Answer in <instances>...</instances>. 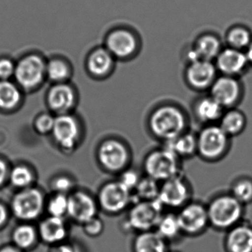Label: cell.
Masks as SVG:
<instances>
[{
	"label": "cell",
	"mask_w": 252,
	"mask_h": 252,
	"mask_svg": "<svg viewBox=\"0 0 252 252\" xmlns=\"http://www.w3.org/2000/svg\"><path fill=\"white\" fill-rule=\"evenodd\" d=\"M147 126L150 135L164 144L189 130V121L181 107L166 104L158 106L150 113Z\"/></svg>",
	"instance_id": "cell-1"
},
{
	"label": "cell",
	"mask_w": 252,
	"mask_h": 252,
	"mask_svg": "<svg viewBox=\"0 0 252 252\" xmlns=\"http://www.w3.org/2000/svg\"><path fill=\"white\" fill-rule=\"evenodd\" d=\"M206 206L210 227L216 231L225 232L245 220L246 206L229 191L215 194Z\"/></svg>",
	"instance_id": "cell-2"
},
{
	"label": "cell",
	"mask_w": 252,
	"mask_h": 252,
	"mask_svg": "<svg viewBox=\"0 0 252 252\" xmlns=\"http://www.w3.org/2000/svg\"><path fill=\"white\" fill-rule=\"evenodd\" d=\"M48 58L42 53L30 51L17 60L13 80L24 92H32L47 82L46 64Z\"/></svg>",
	"instance_id": "cell-3"
},
{
	"label": "cell",
	"mask_w": 252,
	"mask_h": 252,
	"mask_svg": "<svg viewBox=\"0 0 252 252\" xmlns=\"http://www.w3.org/2000/svg\"><path fill=\"white\" fill-rule=\"evenodd\" d=\"M182 161L169 147L163 144L161 147L152 149L145 155L142 172L161 183L182 173Z\"/></svg>",
	"instance_id": "cell-4"
},
{
	"label": "cell",
	"mask_w": 252,
	"mask_h": 252,
	"mask_svg": "<svg viewBox=\"0 0 252 252\" xmlns=\"http://www.w3.org/2000/svg\"><path fill=\"white\" fill-rule=\"evenodd\" d=\"M165 209L158 200L135 201L125 213L123 227L125 232L134 234L156 229Z\"/></svg>",
	"instance_id": "cell-5"
},
{
	"label": "cell",
	"mask_w": 252,
	"mask_h": 252,
	"mask_svg": "<svg viewBox=\"0 0 252 252\" xmlns=\"http://www.w3.org/2000/svg\"><path fill=\"white\" fill-rule=\"evenodd\" d=\"M197 140V156L208 163L222 160L231 150V138L218 125L202 126Z\"/></svg>",
	"instance_id": "cell-6"
},
{
	"label": "cell",
	"mask_w": 252,
	"mask_h": 252,
	"mask_svg": "<svg viewBox=\"0 0 252 252\" xmlns=\"http://www.w3.org/2000/svg\"><path fill=\"white\" fill-rule=\"evenodd\" d=\"M98 158L101 166L106 170L119 175L131 166L132 150L125 140L108 138L100 145Z\"/></svg>",
	"instance_id": "cell-7"
},
{
	"label": "cell",
	"mask_w": 252,
	"mask_h": 252,
	"mask_svg": "<svg viewBox=\"0 0 252 252\" xmlns=\"http://www.w3.org/2000/svg\"><path fill=\"white\" fill-rule=\"evenodd\" d=\"M193 189L182 173L160 183L158 200L165 211L177 212L192 199Z\"/></svg>",
	"instance_id": "cell-8"
},
{
	"label": "cell",
	"mask_w": 252,
	"mask_h": 252,
	"mask_svg": "<svg viewBox=\"0 0 252 252\" xmlns=\"http://www.w3.org/2000/svg\"><path fill=\"white\" fill-rule=\"evenodd\" d=\"M175 212L184 236L197 237L210 227L206 203L200 200H191Z\"/></svg>",
	"instance_id": "cell-9"
},
{
	"label": "cell",
	"mask_w": 252,
	"mask_h": 252,
	"mask_svg": "<svg viewBox=\"0 0 252 252\" xmlns=\"http://www.w3.org/2000/svg\"><path fill=\"white\" fill-rule=\"evenodd\" d=\"M98 200L100 206L107 213L114 215L125 213L135 202L132 191L118 179L103 186L100 190Z\"/></svg>",
	"instance_id": "cell-10"
},
{
	"label": "cell",
	"mask_w": 252,
	"mask_h": 252,
	"mask_svg": "<svg viewBox=\"0 0 252 252\" xmlns=\"http://www.w3.org/2000/svg\"><path fill=\"white\" fill-rule=\"evenodd\" d=\"M210 88V96L225 110L235 107L241 98V87L232 76L223 75L215 79Z\"/></svg>",
	"instance_id": "cell-11"
},
{
	"label": "cell",
	"mask_w": 252,
	"mask_h": 252,
	"mask_svg": "<svg viewBox=\"0 0 252 252\" xmlns=\"http://www.w3.org/2000/svg\"><path fill=\"white\" fill-rule=\"evenodd\" d=\"M46 100L51 110L63 114L76 104L77 92L71 82L54 84L48 89Z\"/></svg>",
	"instance_id": "cell-12"
},
{
	"label": "cell",
	"mask_w": 252,
	"mask_h": 252,
	"mask_svg": "<svg viewBox=\"0 0 252 252\" xmlns=\"http://www.w3.org/2000/svg\"><path fill=\"white\" fill-rule=\"evenodd\" d=\"M105 48L115 59H126L135 54L138 42L135 35L129 31L116 29L107 35Z\"/></svg>",
	"instance_id": "cell-13"
},
{
	"label": "cell",
	"mask_w": 252,
	"mask_h": 252,
	"mask_svg": "<svg viewBox=\"0 0 252 252\" xmlns=\"http://www.w3.org/2000/svg\"><path fill=\"white\" fill-rule=\"evenodd\" d=\"M42 204V194L38 190L30 189L16 195L13 200V210L20 219L32 220L39 215Z\"/></svg>",
	"instance_id": "cell-14"
},
{
	"label": "cell",
	"mask_w": 252,
	"mask_h": 252,
	"mask_svg": "<svg viewBox=\"0 0 252 252\" xmlns=\"http://www.w3.org/2000/svg\"><path fill=\"white\" fill-rule=\"evenodd\" d=\"M224 248L226 252H252V223L243 220L225 231Z\"/></svg>",
	"instance_id": "cell-15"
},
{
	"label": "cell",
	"mask_w": 252,
	"mask_h": 252,
	"mask_svg": "<svg viewBox=\"0 0 252 252\" xmlns=\"http://www.w3.org/2000/svg\"><path fill=\"white\" fill-rule=\"evenodd\" d=\"M115 64V58L105 47L94 48L85 60V69L94 79H101L110 74Z\"/></svg>",
	"instance_id": "cell-16"
},
{
	"label": "cell",
	"mask_w": 252,
	"mask_h": 252,
	"mask_svg": "<svg viewBox=\"0 0 252 252\" xmlns=\"http://www.w3.org/2000/svg\"><path fill=\"white\" fill-rule=\"evenodd\" d=\"M249 64L246 53L234 48L222 50L217 57V69L224 76H237L243 73Z\"/></svg>",
	"instance_id": "cell-17"
},
{
	"label": "cell",
	"mask_w": 252,
	"mask_h": 252,
	"mask_svg": "<svg viewBox=\"0 0 252 252\" xmlns=\"http://www.w3.org/2000/svg\"><path fill=\"white\" fill-rule=\"evenodd\" d=\"M217 67L212 62L199 60L191 63L187 70L189 85L197 90L211 88L216 79Z\"/></svg>",
	"instance_id": "cell-18"
},
{
	"label": "cell",
	"mask_w": 252,
	"mask_h": 252,
	"mask_svg": "<svg viewBox=\"0 0 252 252\" xmlns=\"http://www.w3.org/2000/svg\"><path fill=\"white\" fill-rule=\"evenodd\" d=\"M225 109L212 96L202 97L193 107V115L202 126L218 125Z\"/></svg>",
	"instance_id": "cell-19"
},
{
	"label": "cell",
	"mask_w": 252,
	"mask_h": 252,
	"mask_svg": "<svg viewBox=\"0 0 252 252\" xmlns=\"http://www.w3.org/2000/svg\"><path fill=\"white\" fill-rule=\"evenodd\" d=\"M73 70L68 59L61 55L52 56L47 60V82L51 85L71 82Z\"/></svg>",
	"instance_id": "cell-20"
},
{
	"label": "cell",
	"mask_w": 252,
	"mask_h": 252,
	"mask_svg": "<svg viewBox=\"0 0 252 252\" xmlns=\"http://www.w3.org/2000/svg\"><path fill=\"white\" fill-rule=\"evenodd\" d=\"M97 207L92 197L84 193H76L68 199L67 212L73 219L86 222L95 218Z\"/></svg>",
	"instance_id": "cell-21"
},
{
	"label": "cell",
	"mask_w": 252,
	"mask_h": 252,
	"mask_svg": "<svg viewBox=\"0 0 252 252\" xmlns=\"http://www.w3.org/2000/svg\"><path fill=\"white\" fill-rule=\"evenodd\" d=\"M53 132L56 140L64 148H72L79 132L77 123L72 116L62 114L54 121Z\"/></svg>",
	"instance_id": "cell-22"
},
{
	"label": "cell",
	"mask_w": 252,
	"mask_h": 252,
	"mask_svg": "<svg viewBox=\"0 0 252 252\" xmlns=\"http://www.w3.org/2000/svg\"><path fill=\"white\" fill-rule=\"evenodd\" d=\"M132 252H169V243L155 230L135 234Z\"/></svg>",
	"instance_id": "cell-23"
},
{
	"label": "cell",
	"mask_w": 252,
	"mask_h": 252,
	"mask_svg": "<svg viewBox=\"0 0 252 252\" xmlns=\"http://www.w3.org/2000/svg\"><path fill=\"white\" fill-rule=\"evenodd\" d=\"M164 145L181 160L192 158L197 154V133L189 129Z\"/></svg>",
	"instance_id": "cell-24"
},
{
	"label": "cell",
	"mask_w": 252,
	"mask_h": 252,
	"mask_svg": "<svg viewBox=\"0 0 252 252\" xmlns=\"http://www.w3.org/2000/svg\"><path fill=\"white\" fill-rule=\"evenodd\" d=\"M247 122L245 113L234 107L225 110L218 125L230 138H232L244 132Z\"/></svg>",
	"instance_id": "cell-25"
},
{
	"label": "cell",
	"mask_w": 252,
	"mask_h": 252,
	"mask_svg": "<svg viewBox=\"0 0 252 252\" xmlns=\"http://www.w3.org/2000/svg\"><path fill=\"white\" fill-rule=\"evenodd\" d=\"M155 231L169 244L184 236L176 212L172 211H165Z\"/></svg>",
	"instance_id": "cell-26"
},
{
	"label": "cell",
	"mask_w": 252,
	"mask_h": 252,
	"mask_svg": "<svg viewBox=\"0 0 252 252\" xmlns=\"http://www.w3.org/2000/svg\"><path fill=\"white\" fill-rule=\"evenodd\" d=\"M23 93L14 80H0V109L16 108L23 99Z\"/></svg>",
	"instance_id": "cell-27"
},
{
	"label": "cell",
	"mask_w": 252,
	"mask_h": 252,
	"mask_svg": "<svg viewBox=\"0 0 252 252\" xmlns=\"http://www.w3.org/2000/svg\"><path fill=\"white\" fill-rule=\"evenodd\" d=\"M40 234L44 241L51 244L60 243L66 236V228L62 218L52 217L42 222Z\"/></svg>",
	"instance_id": "cell-28"
},
{
	"label": "cell",
	"mask_w": 252,
	"mask_h": 252,
	"mask_svg": "<svg viewBox=\"0 0 252 252\" xmlns=\"http://www.w3.org/2000/svg\"><path fill=\"white\" fill-rule=\"evenodd\" d=\"M194 49L200 60L212 62L221 52V43L213 35L207 34L200 36L194 45Z\"/></svg>",
	"instance_id": "cell-29"
},
{
	"label": "cell",
	"mask_w": 252,
	"mask_h": 252,
	"mask_svg": "<svg viewBox=\"0 0 252 252\" xmlns=\"http://www.w3.org/2000/svg\"><path fill=\"white\" fill-rule=\"evenodd\" d=\"M160 183L147 175H143L141 181L134 190L135 201H151L158 198Z\"/></svg>",
	"instance_id": "cell-30"
},
{
	"label": "cell",
	"mask_w": 252,
	"mask_h": 252,
	"mask_svg": "<svg viewBox=\"0 0 252 252\" xmlns=\"http://www.w3.org/2000/svg\"><path fill=\"white\" fill-rule=\"evenodd\" d=\"M230 193L244 206L252 203V178L247 175L237 177L230 186Z\"/></svg>",
	"instance_id": "cell-31"
},
{
	"label": "cell",
	"mask_w": 252,
	"mask_h": 252,
	"mask_svg": "<svg viewBox=\"0 0 252 252\" xmlns=\"http://www.w3.org/2000/svg\"><path fill=\"white\" fill-rule=\"evenodd\" d=\"M227 41L230 48L242 51L249 48L252 42V36L250 32L246 28L235 27L228 32Z\"/></svg>",
	"instance_id": "cell-32"
},
{
	"label": "cell",
	"mask_w": 252,
	"mask_h": 252,
	"mask_svg": "<svg viewBox=\"0 0 252 252\" xmlns=\"http://www.w3.org/2000/svg\"><path fill=\"white\" fill-rule=\"evenodd\" d=\"M36 240V234L33 228L29 225H22L14 233V241L16 247L20 250L30 249Z\"/></svg>",
	"instance_id": "cell-33"
},
{
	"label": "cell",
	"mask_w": 252,
	"mask_h": 252,
	"mask_svg": "<svg viewBox=\"0 0 252 252\" xmlns=\"http://www.w3.org/2000/svg\"><path fill=\"white\" fill-rule=\"evenodd\" d=\"M143 175L144 174L142 172H141L138 169H135L132 166H129L127 169H125L123 172L119 174L118 181L121 184H123L129 191L133 192L138 183L141 181Z\"/></svg>",
	"instance_id": "cell-34"
},
{
	"label": "cell",
	"mask_w": 252,
	"mask_h": 252,
	"mask_svg": "<svg viewBox=\"0 0 252 252\" xmlns=\"http://www.w3.org/2000/svg\"><path fill=\"white\" fill-rule=\"evenodd\" d=\"M17 60L9 56H0V80H13Z\"/></svg>",
	"instance_id": "cell-35"
},
{
	"label": "cell",
	"mask_w": 252,
	"mask_h": 252,
	"mask_svg": "<svg viewBox=\"0 0 252 252\" xmlns=\"http://www.w3.org/2000/svg\"><path fill=\"white\" fill-rule=\"evenodd\" d=\"M11 179L13 184L17 187H26L32 182V175L25 166H17L12 171Z\"/></svg>",
	"instance_id": "cell-36"
},
{
	"label": "cell",
	"mask_w": 252,
	"mask_h": 252,
	"mask_svg": "<svg viewBox=\"0 0 252 252\" xmlns=\"http://www.w3.org/2000/svg\"><path fill=\"white\" fill-rule=\"evenodd\" d=\"M67 209H68V199L62 194L54 197L49 204V211L53 217L62 218L64 214L67 212Z\"/></svg>",
	"instance_id": "cell-37"
},
{
	"label": "cell",
	"mask_w": 252,
	"mask_h": 252,
	"mask_svg": "<svg viewBox=\"0 0 252 252\" xmlns=\"http://www.w3.org/2000/svg\"><path fill=\"white\" fill-rule=\"evenodd\" d=\"M103 229H104V223L101 220L95 217L85 222V230L90 235H99L102 232Z\"/></svg>",
	"instance_id": "cell-38"
},
{
	"label": "cell",
	"mask_w": 252,
	"mask_h": 252,
	"mask_svg": "<svg viewBox=\"0 0 252 252\" xmlns=\"http://www.w3.org/2000/svg\"><path fill=\"white\" fill-rule=\"evenodd\" d=\"M54 118L48 115H43L40 116L36 121V128L38 130L42 132H49L54 127Z\"/></svg>",
	"instance_id": "cell-39"
},
{
	"label": "cell",
	"mask_w": 252,
	"mask_h": 252,
	"mask_svg": "<svg viewBox=\"0 0 252 252\" xmlns=\"http://www.w3.org/2000/svg\"><path fill=\"white\" fill-rule=\"evenodd\" d=\"M52 252H83L82 249L75 244H61L53 250Z\"/></svg>",
	"instance_id": "cell-40"
},
{
	"label": "cell",
	"mask_w": 252,
	"mask_h": 252,
	"mask_svg": "<svg viewBox=\"0 0 252 252\" xmlns=\"http://www.w3.org/2000/svg\"><path fill=\"white\" fill-rule=\"evenodd\" d=\"M70 181L67 178H59L56 181L55 187L59 191H65L70 187Z\"/></svg>",
	"instance_id": "cell-41"
},
{
	"label": "cell",
	"mask_w": 252,
	"mask_h": 252,
	"mask_svg": "<svg viewBox=\"0 0 252 252\" xmlns=\"http://www.w3.org/2000/svg\"><path fill=\"white\" fill-rule=\"evenodd\" d=\"M7 167L5 163L2 160H0V185L5 181L6 176Z\"/></svg>",
	"instance_id": "cell-42"
},
{
	"label": "cell",
	"mask_w": 252,
	"mask_h": 252,
	"mask_svg": "<svg viewBox=\"0 0 252 252\" xmlns=\"http://www.w3.org/2000/svg\"><path fill=\"white\" fill-rule=\"evenodd\" d=\"M6 218V211L2 205H0V225H2L5 222Z\"/></svg>",
	"instance_id": "cell-43"
},
{
	"label": "cell",
	"mask_w": 252,
	"mask_h": 252,
	"mask_svg": "<svg viewBox=\"0 0 252 252\" xmlns=\"http://www.w3.org/2000/svg\"><path fill=\"white\" fill-rule=\"evenodd\" d=\"M0 252H23L22 250L17 247H13V246H6L0 249Z\"/></svg>",
	"instance_id": "cell-44"
},
{
	"label": "cell",
	"mask_w": 252,
	"mask_h": 252,
	"mask_svg": "<svg viewBox=\"0 0 252 252\" xmlns=\"http://www.w3.org/2000/svg\"><path fill=\"white\" fill-rule=\"evenodd\" d=\"M246 54L247 56L248 60H249V64H252V42L249 45V48H247Z\"/></svg>",
	"instance_id": "cell-45"
},
{
	"label": "cell",
	"mask_w": 252,
	"mask_h": 252,
	"mask_svg": "<svg viewBox=\"0 0 252 252\" xmlns=\"http://www.w3.org/2000/svg\"><path fill=\"white\" fill-rule=\"evenodd\" d=\"M169 252H170V251H169Z\"/></svg>",
	"instance_id": "cell-46"
}]
</instances>
